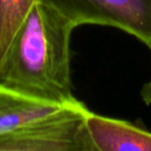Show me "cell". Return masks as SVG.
<instances>
[{
    "label": "cell",
    "instance_id": "obj_1",
    "mask_svg": "<svg viewBox=\"0 0 151 151\" xmlns=\"http://www.w3.org/2000/svg\"><path fill=\"white\" fill-rule=\"evenodd\" d=\"M75 28L58 11L38 0L12 44L0 83L62 106L77 103L69 65Z\"/></svg>",
    "mask_w": 151,
    "mask_h": 151
},
{
    "label": "cell",
    "instance_id": "obj_2",
    "mask_svg": "<svg viewBox=\"0 0 151 151\" xmlns=\"http://www.w3.org/2000/svg\"><path fill=\"white\" fill-rule=\"evenodd\" d=\"M88 111L78 101L0 134V151H95L86 127Z\"/></svg>",
    "mask_w": 151,
    "mask_h": 151
},
{
    "label": "cell",
    "instance_id": "obj_3",
    "mask_svg": "<svg viewBox=\"0 0 151 151\" xmlns=\"http://www.w3.org/2000/svg\"><path fill=\"white\" fill-rule=\"evenodd\" d=\"M76 27L97 24L118 28L151 50V0H40Z\"/></svg>",
    "mask_w": 151,
    "mask_h": 151
},
{
    "label": "cell",
    "instance_id": "obj_4",
    "mask_svg": "<svg viewBox=\"0 0 151 151\" xmlns=\"http://www.w3.org/2000/svg\"><path fill=\"white\" fill-rule=\"evenodd\" d=\"M86 127L95 151H151V132L130 122L88 111Z\"/></svg>",
    "mask_w": 151,
    "mask_h": 151
},
{
    "label": "cell",
    "instance_id": "obj_5",
    "mask_svg": "<svg viewBox=\"0 0 151 151\" xmlns=\"http://www.w3.org/2000/svg\"><path fill=\"white\" fill-rule=\"evenodd\" d=\"M62 107L0 83V134L46 117Z\"/></svg>",
    "mask_w": 151,
    "mask_h": 151
},
{
    "label": "cell",
    "instance_id": "obj_6",
    "mask_svg": "<svg viewBox=\"0 0 151 151\" xmlns=\"http://www.w3.org/2000/svg\"><path fill=\"white\" fill-rule=\"evenodd\" d=\"M38 0H0V70L19 30Z\"/></svg>",
    "mask_w": 151,
    "mask_h": 151
},
{
    "label": "cell",
    "instance_id": "obj_7",
    "mask_svg": "<svg viewBox=\"0 0 151 151\" xmlns=\"http://www.w3.org/2000/svg\"><path fill=\"white\" fill-rule=\"evenodd\" d=\"M141 96H142L143 101H144L146 105H150L151 104V80L143 86L142 90H141Z\"/></svg>",
    "mask_w": 151,
    "mask_h": 151
}]
</instances>
